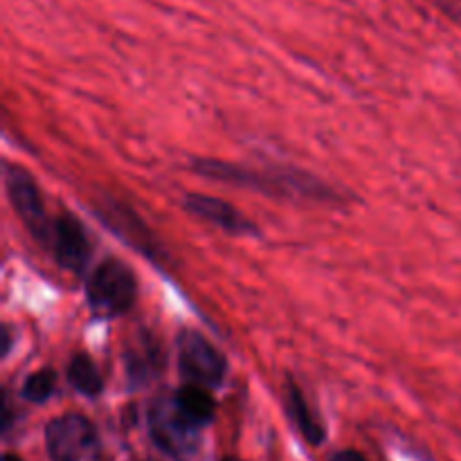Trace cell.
<instances>
[{
	"mask_svg": "<svg viewBox=\"0 0 461 461\" xmlns=\"http://www.w3.org/2000/svg\"><path fill=\"white\" fill-rule=\"evenodd\" d=\"M54 385H57V376L50 369H41V372L27 376V381L23 383L21 394L23 399L32 401V403H43L54 394Z\"/></svg>",
	"mask_w": 461,
	"mask_h": 461,
	"instance_id": "obj_14",
	"label": "cell"
},
{
	"mask_svg": "<svg viewBox=\"0 0 461 461\" xmlns=\"http://www.w3.org/2000/svg\"><path fill=\"white\" fill-rule=\"evenodd\" d=\"M446 9H448V16H453L461 25V7H446Z\"/></svg>",
	"mask_w": 461,
	"mask_h": 461,
	"instance_id": "obj_16",
	"label": "cell"
},
{
	"mask_svg": "<svg viewBox=\"0 0 461 461\" xmlns=\"http://www.w3.org/2000/svg\"><path fill=\"white\" fill-rule=\"evenodd\" d=\"M86 297L97 318H120L138 297V279L124 261L106 259L90 273Z\"/></svg>",
	"mask_w": 461,
	"mask_h": 461,
	"instance_id": "obj_2",
	"label": "cell"
},
{
	"mask_svg": "<svg viewBox=\"0 0 461 461\" xmlns=\"http://www.w3.org/2000/svg\"><path fill=\"white\" fill-rule=\"evenodd\" d=\"M5 189H7L9 203H12L18 219L23 221V225L30 230L32 237L41 246L48 248L54 221L48 216L43 196H41L34 178L23 167L5 165Z\"/></svg>",
	"mask_w": 461,
	"mask_h": 461,
	"instance_id": "obj_4",
	"label": "cell"
},
{
	"mask_svg": "<svg viewBox=\"0 0 461 461\" xmlns=\"http://www.w3.org/2000/svg\"><path fill=\"white\" fill-rule=\"evenodd\" d=\"M286 412L309 444H322L324 428L320 426L318 419L313 417L311 408L306 405V399L302 396V390L293 381L286 383Z\"/></svg>",
	"mask_w": 461,
	"mask_h": 461,
	"instance_id": "obj_10",
	"label": "cell"
},
{
	"mask_svg": "<svg viewBox=\"0 0 461 461\" xmlns=\"http://www.w3.org/2000/svg\"><path fill=\"white\" fill-rule=\"evenodd\" d=\"M185 210L192 212L194 216H198V219L205 221V223L216 225V228H221L223 232H230V234L257 232L252 221H248L237 207L221 201V198L205 196V194H187V196H185Z\"/></svg>",
	"mask_w": 461,
	"mask_h": 461,
	"instance_id": "obj_8",
	"label": "cell"
},
{
	"mask_svg": "<svg viewBox=\"0 0 461 461\" xmlns=\"http://www.w3.org/2000/svg\"><path fill=\"white\" fill-rule=\"evenodd\" d=\"M174 399L176 403H178V408L185 412V417H187L192 423H196L198 428L210 423L212 417H214V410H216L214 399H212V394L203 385L187 383L183 390L176 392Z\"/></svg>",
	"mask_w": 461,
	"mask_h": 461,
	"instance_id": "obj_11",
	"label": "cell"
},
{
	"mask_svg": "<svg viewBox=\"0 0 461 461\" xmlns=\"http://www.w3.org/2000/svg\"><path fill=\"white\" fill-rule=\"evenodd\" d=\"M45 444L52 461H106L97 430L81 414H63L50 421Z\"/></svg>",
	"mask_w": 461,
	"mask_h": 461,
	"instance_id": "obj_3",
	"label": "cell"
},
{
	"mask_svg": "<svg viewBox=\"0 0 461 461\" xmlns=\"http://www.w3.org/2000/svg\"><path fill=\"white\" fill-rule=\"evenodd\" d=\"M194 171L203 178L219 180V183L234 185L264 192L266 196L304 198V201H331L338 198L336 192L322 180L313 178L304 171L291 169H255L246 165H232L221 160H194Z\"/></svg>",
	"mask_w": 461,
	"mask_h": 461,
	"instance_id": "obj_1",
	"label": "cell"
},
{
	"mask_svg": "<svg viewBox=\"0 0 461 461\" xmlns=\"http://www.w3.org/2000/svg\"><path fill=\"white\" fill-rule=\"evenodd\" d=\"M129 372L131 378L138 383H147L149 378L156 376V372H160V351L153 345V340L144 338L138 349L131 351Z\"/></svg>",
	"mask_w": 461,
	"mask_h": 461,
	"instance_id": "obj_13",
	"label": "cell"
},
{
	"mask_svg": "<svg viewBox=\"0 0 461 461\" xmlns=\"http://www.w3.org/2000/svg\"><path fill=\"white\" fill-rule=\"evenodd\" d=\"M48 248H52L54 259L61 268L72 270V273H84L90 259V243L84 225L75 216L59 214L54 219Z\"/></svg>",
	"mask_w": 461,
	"mask_h": 461,
	"instance_id": "obj_7",
	"label": "cell"
},
{
	"mask_svg": "<svg viewBox=\"0 0 461 461\" xmlns=\"http://www.w3.org/2000/svg\"><path fill=\"white\" fill-rule=\"evenodd\" d=\"M331 461H367V459H365L360 453H356V450H342V453H338Z\"/></svg>",
	"mask_w": 461,
	"mask_h": 461,
	"instance_id": "obj_15",
	"label": "cell"
},
{
	"mask_svg": "<svg viewBox=\"0 0 461 461\" xmlns=\"http://www.w3.org/2000/svg\"><path fill=\"white\" fill-rule=\"evenodd\" d=\"M178 365L185 381L203 387L221 385L228 372V360L223 354L192 329H185L178 338Z\"/></svg>",
	"mask_w": 461,
	"mask_h": 461,
	"instance_id": "obj_6",
	"label": "cell"
},
{
	"mask_svg": "<svg viewBox=\"0 0 461 461\" xmlns=\"http://www.w3.org/2000/svg\"><path fill=\"white\" fill-rule=\"evenodd\" d=\"M3 461H21V457H18V455H14V453H7L3 457Z\"/></svg>",
	"mask_w": 461,
	"mask_h": 461,
	"instance_id": "obj_17",
	"label": "cell"
},
{
	"mask_svg": "<svg viewBox=\"0 0 461 461\" xmlns=\"http://www.w3.org/2000/svg\"><path fill=\"white\" fill-rule=\"evenodd\" d=\"M149 432L158 448L180 457L196 446L198 426L185 417L174 396H162V399L153 401L149 408Z\"/></svg>",
	"mask_w": 461,
	"mask_h": 461,
	"instance_id": "obj_5",
	"label": "cell"
},
{
	"mask_svg": "<svg viewBox=\"0 0 461 461\" xmlns=\"http://www.w3.org/2000/svg\"><path fill=\"white\" fill-rule=\"evenodd\" d=\"M68 381L84 396H97L104 387L99 369L95 367V363L86 354L75 356L70 360V365H68Z\"/></svg>",
	"mask_w": 461,
	"mask_h": 461,
	"instance_id": "obj_12",
	"label": "cell"
},
{
	"mask_svg": "<svg viewBox=\"0 0 461 461\" xmlns=\"http://www.w3.org/2000/svg\"><path fill=\"white\" fill-rule=\"evenodd\" d=\"M99 214H102V219L106 221V223H111L113 228H115V232L120 234L122 239L133 243L140 252H147L149 257L153 255L156 243L149 237L147 225L133 214V210H129V207L124 205H115V203H106V207H104Z\"/></svg>",
	"mask_w": 461,
	"mask_h": 461,
	"instance_id": "obj_9",
	"label": "cell"
}]
</instances>
